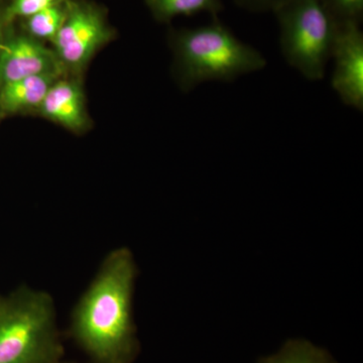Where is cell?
<instances>
[{
  "label": "cell",
  "instance_id": "3",
  "mask_svg": "<svg viewBox=\"0 0 363 363\" xmlns=\"http://www.w3.org/2000/svg\"><path fill=\"white\" fill-rule=\"evenodd\" d=\"M64 347L49 294L21 286L0 300V363H60Z\"/></svg>",
  "mask_w": 363,
  "mask_h": 363
},
{
  "label": "cell",
  "instance_id": "1",
  "mask_svg": "<svg viewBox=\"0 0 363 363\" xmlns=\"http://www.w3.org/2000/svg\"><path fill=\"white\" fill-rule=\"evenodd\" d=\"M135 276L130 250H113L72 313L69 335L91 363H133L138 357L133 317Z\"/></svg>",
  "mask_w": 363,
  "mask_h": 363
},
{
  "label": "cell",
  "instance_id": "15",
  "mask_svg": "<svg viewBox=\"0 0 363 363\" xmlns=\"http://www.w3.org/2000/svg\"><path fill=\"white\" fill-rule=\"evenodd\" d=\"M288 0H234L236 6L241 9H247L252 13H272L284 6Z\"/></svg>",
  "mask_w": 363,
  "mask_h": 363
},
{
  "label": "cell",
  "instance_id": "12",
  "mask_svg": "<svg viewBox=\"0 0 363 363\" xmlns=\"http://www.w3.org/2000/svg\"><path fill=\"white\" fill-rule=\"evenodd\" d=\"M259 363H336L326 350L306 340H289L283 347Z\"/></svg>",
  "mask_w": 363,
  "mask_h": 363
},
{
  "label": "cell",
  "instance_id": "5",
  "mask_svg": "<svg viewBox=\"0 0 363 363\" xmlns=\"http://www.w3.org/2000/svg\"><path fill=\"white\" fill-rule=\"evenodd\" d=\"M116 35L104 6L87 0H68L65 21L51 47L67 75L81 77L91 60Z\"/></svg>",
  "mask_w": 363,
  "mask_h": 363
},
{
  "label": "cell",
  "instance_id": "4",
  "mask_svg": "<svg viewBox=\"0 0 363 363\" xmlns=\"http://www.w3.org/2000/svg\"><path fill=\"white\" fill-rule=\"evenodd\" d=\"M286 63L310 81L322 80L339 23L321 0H288L274 11Z\"/></svg>",
  "mask_w": 363,
  "mask_h": 363
},
{
  "label": "cell",
  "instance_id": "2",
  "mask_svg": "<svg viewBox=\"0 0 363 363\" xmlns=\"http://www.w3.org/2000/svg\"><path fill=\"white\" fill-rule=\"evenodd\" d=\"M173 73L185 92L209 81L233 82L267 66L264 55L234 35L218 18L198 28H172Z\"/></svg>",
  "mask_w": 363,
  "mask_h": 363
},
{
  "label": "cell",
  "instance_id": "8",
  "mask_svg": "<svg viewBox=\"0 0 363 363\" xmlns=\"http://www.w3.org/2000/svg\"><path fill=\"white\" fill-rule=\"evenodd\" d=\"M35 114L76 135L89 130L91 118L81 77L65 75L59 78L48 91Z\"/></svg>",
  "mask_w": 363,
  "mask_h": 363
},
{
  "label": "cell",
  "instance_id": "13",
  "mask_svg": "<svg viewBox=\"0 0 363 363\" xmlns=\"http://www.w3.org/2000/svg\"><path fill=\"white\" fill-rule=\"evenodd\" d=\"M62 1L64 0H9V4L4 7V21L6 26L14 25L16 21L25 20Z\"/></svg>",
  "mask_w": 363,
  "mask_h": 363
},
{
  "label": "cell",
  "instance_id": "6",
  "mask_svg": "<svg viewBox=\"0 0 363 363\" xmlns=\"http://www.w3.org/2000/svg\"><path fill=\"white\" fill-rule=\"evenodd\" d=\"M43 74L67 75L52 47L7 26L0 40V87Z\"/></svg>",
  "mask_w": 363,
  "mask_h": 363
},
{
  "label": "cell",
  "instance_id": "11",
  "mask_svg": "<svg viewBox=\"0 0 363 363\" xmlns=\"http://www.w3.org/2000/svg\"><path fill=\"white\" fill-rule=\"evenodd\" d=\"M67 6L68 0H64L28 16L21 21V30L33 39L52 44L65 21Z\"/></svg>",
  "mask_w": 363,
  "mask_h": 363
},
{
  "label": "cell",
  "instance_id": "17",
  "mask_svg": "<svg viewBox=\"0 0 363 363\" xmlns=\"http://www.w3.org/2000/svg\"><path fill=\"white\" fill-rule=\"evenodd\" d=\"M60 363H72V362H61Z\"/></svg>",
  "mask_w": 363,
  "mask_h": 363
},
{
  "label": "cell",
  "instance_id": "14",
  "mask_svg": "<svg viewBox=\"0 0 363 363\" xmlns=\"http://www.w3.org/2000/svg\"><path fill=\"white\" fill-rule=\"evenodd\" d=\"M338 23L360 25L363 18V0H321Z\"/></svg>",
  "mask_w": 363,
  "mask_h": 363
},
{
  "label": "cell",
  "instance_id": "10",
  "mask_svg": "<svg viewBox=\"0 0 363 363\" xmlns=\"http://www.w3.org/2000/svg\"><path fill=\"white\" fill-rule=\"evenodd\" d=\"M152 18L157 23H169L178 16H192L207 13L218 18L223 11V0H145Z\"/></svg>",
  "mask_w": 363,
  "mask_h": 363
},
{
  "label": "cell",
  "instance_id": "7",
  "mask_svg": "<svg viewBox=\"0 0 363 363\" xmlns=\"http://www.w3.org/2000/svg\"><path fill=\"white\" fill-rule=\"evenodd\" d=\"M331 86L341 101L363 111V33L358 23H339L332 50Z\"/></svg>",
  "mask_w": 363,
  "mask_h": 363
},
{
  "label": "cell",
  "instance_id": "16",
  "mask_svg": "<svg viewBox=\"0 0 363 363\" xmlns=\"http://www.w3.org/2000/svg\"><path fill=\"white\" fill-rule=\"evenodd\" d=\"M4 7L0 6V40H1L2 35H4V30H6L7 26L4 18Z\"/></svg>",
  "mask_w": 363,
  "mask_h": 363
},
{
  "label": "cell",
  "instance_id": "9",
  "mask_svg": "<svg viewBox=\"0 0 363 363\" xmlns=\"http://www.w3.org/2000/svg\"><path fill=\"white\" fill-rule=\"evenodd\" d=\"M62 74H43L0 87V119L21 114H35L48 91Z\"/></svg>",
  "mask_w": 363,
  "mask_h": 363
},
{
  "label": "cell",
  "instance_id": "18",
  "mask_svg": "<svg viewBox=\"0 0 363 363\" xmlns=\"http://www.w3.org/2000/svg\"><path fill=\"white\" fill-rule=\"evenodd\" d=\"M0 300H1V297H0Z\"/></svg>",
  "mask_w": 363,
  "mask_h": 363
}]
</instances>
